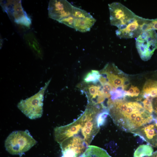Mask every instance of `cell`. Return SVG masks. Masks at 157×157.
Returning a JSON list of instances; mask_svg holds the SVG:
<instances>
[{
	"mask_svg": "<svg viewBox=\"0 0 157 157\" xmlns=\"http://www.w3.org/2000/svg\"><path fill=\"white\" fill-rule=\"evenodd\" d=\"M101 110L88 104L85 111L75 120L54 129L55 141L60 145L61 157H79L99 132L97 116Z\"/></svg>",
	"mask_w": 157,
	"mask_h": 157,
	"instance_id": "cell-1",
	"label": "cell"
},
{
	"mask_svg": "<svg viewBox=\"0 0 157 157\" xmlns=\"http://www.w3.org/2000/svg\"><path fill=\"white\" fill-rule=\"evenodd\" d=\"M37 141L29 131H18L11 133L6 139L5 146L6 150L13 155H21L35 145Z\"/></svg>",
	"mask_w": 157,
	"mask_h": 157,
	"instance_id": "cell-2",
	"label": "cell"
},
{
	"mask_svg": "<svg viewBox=\"0 0 157 157\" xmlns=\"http://www.w3.org/2000/svg\"><path fill=\"white\" fill-rule=\"evenodd\" d=\"M50 81L51 79L46 82L37 93L25 100H21L18 103V108L29 119H35L42 116L44 96Z\"/></svg>",
	"mask_w": 157,
	"mask_h": 157,
	"instance_id": "cell-3",
	"label": "cell"
},
{
	"mask_svg": "<svg viewBox=\"0 0 157 157\" xmlns=\"http://www.w3.org/2000/svg\"><path fill=\"white\" fill-rule=\"evenodd\" d=\"M135 44L141 59L149 60L157 49V34L155 30L145 31L136 38Z\"/></svg>",
	"mask_w": 157,
	"mask_h": 157,
	"instance_id": "cell-4",
	"label": "cell"
},
{
	"mask_svg": "<svg viewBox=\"0 0 157 157\" xmlns=\"http://www.w3.org/2000/svg\"><path fill=\"white\" fill-rule=\"evenodd\" d=\"M0 5L11 19L17 24L29 27L31 19L24 10L21 0H1Z\"/></svg>",
	"mask_w": 157,
	"mask_h": 157,
	"instance_id": "cell-5",
	"label": "cell"
},
{
	"mask_svg": "<svg viewBox=\"0 0 157 157\" xmlns=\"http://www.w3.org/2000/svg\"><path fill=\"white\" fill-rule=\"evenodd\" d=\"M108 5L110 24L118 28L129 24L136 15L120 3L114 2Z\"/></svg>",
	"mask_w": 157,
	"mask_h": 157,
	"instance_id": "cell-6",
	"label": "cell"
},
{
	"mask_svg": "<svg viewBox=\"0 0 157 157\" xmlns=\"http://www.w3.org/2000/svg\"><path fill=\"white\" fill-rule=\"evenodd\" d=\"M150 20L136 15L129 24L118 28L115 31L116 34L120 38H137L147 31V24Z\"/></svg>",
	"mask_w": 157,
	"mask_h": 157,
	"instance_id": "cell-7",
	"label": "cell"
},
{
	"mask_svg": "<svg viewBox=\"0 0 157 157\" xmlns=\"http://www.w3.org/2000/svg\"><path fill=\"white\" fill-rule=\"evenodd\" d=\"M73 6L66 0H51L48 7L49 17L59 22L63 19L72 15Z\"/></svg>",
	"mask_w": 157,
	"mask_h": 157,
	"instance_id": "cell-8",
	"label": "cell"
},
{
	"mask_svg": "<svg viewBox=\"0 0 157 157\" xmlns=\"http://www.w3.org/2000/svg\"><path fill=\"white\" fill-rule=\"evenodd\" d=\"M133 133L139 136L151 146L157 147V127L155 124L144 126Z\"/></svg>",
	"mask_w": 157,
	"mask_h": 157,
	"instance_id": "cell-9",
	"label": "cell"
},
{
	"mask_svg": "<svg viewBox=\"0 0 157 157\" xmlns=\"http://www.w3.org/2000/svg\"><path fill=\"white\" fill-rule=\"evenodd\" d=\"M101 74L105 75L108 82L115 88H121L123 89L127 86L125 84L126 79L120 75L112 71L110 63L107 64L101 72Z\"/></svg>",
	"mask_w": 157,
	"mask_h": 157,
	"instance_id": "cell-10",
	"label": "cell"
},
{
	"mask_svg": "<svg viewBox=\"0 0 157 157\" xmlns=\"http://www.w3.org/2000/svg\"><path fill=\"white\" fill-rule=\"evenodd\" d=\"M81 85L82 90L87 97L88 104L95 105L98 99L100 96L104 95L102 88L99 85L86 83Z\"/></svg>",
	"mask_w": 157,
	"mask_h": 157,
	"instance_id": "cell-11",
	"label": "cell"
},
{
	"mask_svg": "<svg viewBox=\"0 0 157 157\" xmlns=\"http://www.w3.org/2000/svg\"><path fill=\"white\" fill-rule=\"evenodd\" d=\"M96 19L93 17L82 19H75L74 22V29L81 32L90 31L94 25Z\"/></svg>",
	"mask_w": 157,
	"mask_h": 157,
	"instance_id": "cell-12",
	"label": "cell"
},
{
	"mask_svg": "<svg viewBox=\"0 0 157 157\" xmlns=\"http://www.w3.org/2000/svg\"><path fill=\"white\" fill-rule=\"evenodd\" d=\"M79 157H111L104 149L99 147L89 146Z\"/></svg>",
	"mask_w": 157,
	"mask_h": 157,
	"instance_id": "cell-13",
	"label": "cell"
},
{
	"mask_svg": "<svg viewBox=\"0 0 157 157\" xmlns=\"http://www.w3.org/2000/svg\"><path fill=\"white\" fill-rule=\"evenodd\" d=\"M144 97L149 96L154 98L157 96V81L149 80L144 84L142 90Z\"/></svg>",
	"mask_w": 157,
	"mask_h": 157,
	"instance_id": "cell-14",
	"label": "cell"
},
{
	"mask_svg": "<svg viewBox=\"0 0 157 157\" xmlns=\"http://www.w3.org/2000/svg\"><path fill=\"white\" fill-rule=\"evenodd\" d=\"M153 150L149 144H142L139 146L135 151L134 157L150 156L152 155Z\"/></svg>",
	"mask_w": 157,
	"mask_h": 157,
	"instance_id": "cell-15",
	"label": "cell"
},
{
	"mask_svg": "<svg viewBox=\"0 0 157 157\" xmlns=\"http://www.w3.org/2000/svg\"><path fill=\"white\" fill-rule=\"evenodd\" d=\"M25 40L30 47L38 54H41V51L40 45L33 34L29 33L25 35Z\"/></svg>",
	"mask_w": 157,
	"mask_h": 157,
	"instance_id": "cell-16",
	"label": "cell"
},
{
	"mask_svg": "<svg viewBox=\"0 0 157 157\" xmlns=\"http://www.w3.org/2000/svg\"><path fill=\"white\" fill-rule=\"evenodd\" d=\"M100 76V74L99 71L92 70L85 76L83 79L84 83L96 84L99 81Z\"/></svg>",
	"mask_w": 157,
	"mask_h": 157,
	"instance_id": "cell-17",
	"label": "cell"
},
{
	"mask_svg": "<svg viewBox=\"0 0 157 157\" xmlns=\"http://www.w3.org/2000/svg\"><path fill=\"white\" fill-rule=\"evenodd\" d=\"M72 15L75 19H82L92 16L86 11L73 6Z\"/></svg>",
	"mask_w": 157,
	"mask_h": 157,
	"instance_id": "cell-18",
	"label": "cell"
},
{
	"mask_svg": "<svg viewBox=\"0 0 157 157\" xmlns=\"http://www.w3.org/2000/svg\"><path fill=\"white\" fill-rule=\"evenodd\" d=\"M102 85V91L105 97L109 98L111 96V92L114 90L113 86L107 81Z\"/></svg>",
	"mask_w": 157,
	"mask_h": 157,
	"instance_id": "cell-19",
	"label": "cell"
},
{
	"mask_svg": "<svg viewBox=\"0 0 157 157\" xmlns=\"http://www.w3.org/2000/svg\"><path fill=\"white\" fill-rule=\"evenodd\" d=\"M145 98L146 99L142 102L144 108L151 115L154 112L152 105L153 97L148 96Z\"/></svg>",
	"mask_w": 157,
	"mask_h": 157,
	"instance_id": "cell-20",
	"label": "cell"
},
{
	"mask_svg": "<svg viewBox=\"0 0 157 157\" xmlns=\"http://www.w3.org/2000/svg\"><path fill=\"white\" fill-rule=\"evenodd\" d=\"M75 19L72 15H71L63 19L59 22L63 24L70 28H74Z\"/></svg>",
	"mask_w": 157,
	"mask_h": 157,
	"instance_id": "cell-21",
	"label": "cell"
},
{
	"mask_svg": "<svg viewBox=\"0 0 157 157\" xmlns=\"http://www.w3.org/2000/svg\"><path fill=\"white\" fill-rule=\"evenodd\" d=\"M150 30H157V18L150 19L147 24V31Z\"/></svg>",
	"mask_w": 157,
	"mask_h": 157,
	"instance_id": "cell-22",
	"label": "cell"
},
{
	"mask_svg": "<svg viewBox=\"0 0 157 157\" xmlns=\"http://www.w3.org/2000/svg\"><path fill=\"white\" fill-rule=\"evenodd\" d=\"M135 89V87L132 85L128 90L125 91L126 95L132 97H134Z\"/></svg>",
	"mask_w": 157,
	"mask_h": 157,
	"instance_id": "cell-23",
	"label": "cell"
},
{
	"mask_svg": "<svg viewBox=\"0 0 157 157\" xmlns=\"http://www.w3.org/2000/svg\"><path fill=\"white\" fill-rule=\"evenodd\" d=\"M140 93V90L136 87H135L134 97L138 96Z\"/></svg>",
	"mask_w": 157,
	"mask_h": 157,
	"instance_id": "cell-24",
	"label": "cell"
},
{
	"mask_svg": "<svg viewBox=\"0 0 157 157\" xmlns=\"http://www.w3.org/2000/svg\"><path fill=\"white\" fill-rule=\"evenodd\" d=\"M147 157H157V151L155 152L154 154L150 156Z\"/></svg>",
	"mask_w": 157,
	"mask_h": 157,
	"instance_id": "cell-25",
	"label": "cell"
},
{
	"mask_svg": "<svg viewBox=\"0 0 157 157\" xmlns=\"http://www.w3.org/2000/svg\"><path fill=\"white\" fill-rule=\"evenodd\" d=\"M154 120L155 121V125L157 127V117L154 119Z\"/></svg>",
	"mask_w": 157,
	"mask_h": 157,
	"instance_id": "cell-26",
	"label": "cell"
}]
</instances>
